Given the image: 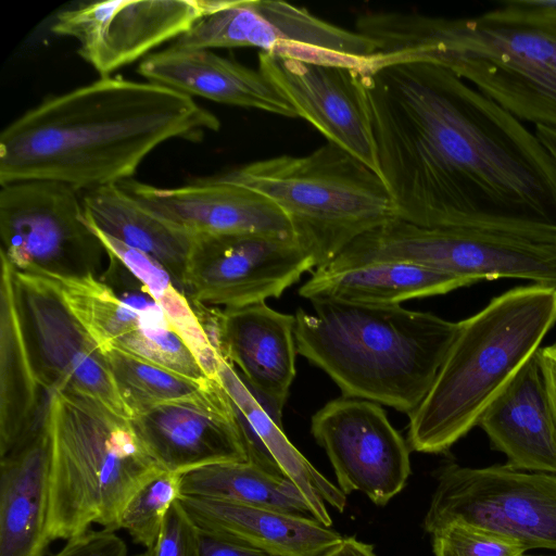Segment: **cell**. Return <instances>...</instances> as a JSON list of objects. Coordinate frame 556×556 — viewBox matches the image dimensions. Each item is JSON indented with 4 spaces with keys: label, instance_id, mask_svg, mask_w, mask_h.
I'll return each mask as SVG.
<instances>
[{
    "label": "cell",
    "instance_id": "obj_1",
    "mask_svg": "<svg viewBox=\"0 0 556 556\" xmlns=\"http://www.w3.org/2000/svg\"><path fill=\"white\" fill-rule=\"evenodd\" d=\"M362 80L397 218L556 243V163L534 131L432 63L389 64Z\"/></svg>",
    "mask_w": 556,
    "mask_h": 556
},
{
    "label": "cell",
    "instance_id": "obj_2",
    "mask_svg": "<svg viewBox=\"0 0 556 556\" xmlns=\"http://www.w3.org/2000/svg\"><path fill=\"white\" fill-rule=\"evenodd\" d=\"M217 116L192 98L150 81L100 77L52 96L0 135V186L50 180L89 191L131 179L163 142L199 141Z\"/></svg>",
    "mask_w": 556,
    "mask_h": 556
},
{
    "label": "cell",
    "instance_id": "obj_3",
    "mask_svg": "<svg viewBox=\"0 0 556 556\" xmlns=\"http://www.w3.org/2000/svg\"><path fill=\"white\" fill-rule=\"evenodd\" d=\"M356 31L376 46L374 68L442 66L519 121L556 129V24L502 7L473 17L368 11Z\"/></svg>",
    "mask_w": 556,
    "mask_h": 556
},
{
    "label": "cell",
    "instance_id": "obj_4",
    "mask_svg": "<svg viewBox=\"0 0 556 556\" xmlns=\"http://www.w3.org/2000/svg\"><path fill=\"white\" fill-rule=\"evenodd\" d=\"M295 313L296 351L324 370L343 396L409 415L430 390L458 323L400 304L311 300Z\"/></svg>",
    "mask_w": 556,
    "mask_h": 556
},
{
    "label": "cell",
    "instance_id": "obj_5",
    "mask_svg": "<svg viewBox=\"0 0 556 556\" xmlns=\"http://www.w3.org/2000/svg\"><path fill=\"white\" fill-rule=\"evenodd\" d=\"M555 324L556 289L535 283L509 289L458 321L430 390L408 415V446L443 453L478 426Z\"/></svg>",
    "mask_w": 556,
    "mask_h": 556
},
{
    "label": "cell",
    "instance_id": "obj_6",
    "mask_svg": "<svg viewBox=\"0 0 556 556\" xmlns=\"http://www.w3.org/2000/svg\"><path fill=\"white\" fill-rule=\"evenodd\" d=\"M50 542L70 540L97 523L116 531L129 498L165 471L130 419L102 403L64 390L48 392Z\"/></svg>",
    "mask_w": 556,
    "mask_h": 556
},
{
    "label": "cell",
    "instance_id": "obj_7",
    "mask_svg": "<svg viewBox=\"0 0 556 556\" xmlns=\"http://www.w3.org/2000/svg\"><path fill=\"white\" fill-rule=\"evenodd\" d=\"M219 177L273 201L316 268L358 237L397 218L382 178L331 142L306 155L273 156Z\"/></svg>",
    "mask_w": 556,
    "mask_h": 556
},
{
    "label": "cell",
    "instance_id": "obj_8",
    "mask_svg": "<svg viewBox=\"0 0 556 556\" xmlns=\"http://www.w3.org/2000/svg\"><path fill=\"white\" fill-rule=\"evenodd\" d=\"M173 46L189 49L254 47L304 62L368 72L376 46L364 35L328 23L285 1L213 0Z\"/></svg>",
    "mask_w": 556,
    "mask_h": 556
},
{
    "label": "cell",
    "instance_id": "obj_9",
    "mask_svg": "<svg viewBox=\"0 0 556 556\" xmlns=\"http://www.w3.org/2000/svg\"><path fill=\"white\" fill-rule=\"evenodd\" d=\"M0 253L41 277H101L108 251L88 225L78 191L50 180L0 186Z\"/></svg>",
    "mask_w": 556,
    "mask_h": 556
},
{
    "label": "cell",
    "instance_id": "obj_10",
    "mask_svg": "<svg viewBox=\"0 0 556 556\" xmlns=\"http://www.w3.org/2000/svg\"><path fill=\"white\" fill-rule=\"evenodd\" d=\"M451 522L506 535L527 549L556 552V473L507 464L481 468L445 464L438 470L424 529L431 534Z\"/></svg>",
    "mask_w": 556,
    "mask_h": 556
},
{
    "label": "cell",
    "instance_id": "obj_11",
    "mask_svg": "<svg viewBox=\"0 0 556 556\" xmlns=\"http://www.w3.org/2000/svg\"><path fill=\"white\" fill-rule=\"evenodd\" d=\"M108 254L100 278H45L100 350L115 348L193 379L208 378L144 285L115 254Z\"/></svg>",
    "mask_w": 556,
    "mask_h": 556
},
{
    "label": "cell",
    "instance_id": "obj_12",
    "mask_svg": "<svg viewBox=\"0 0 556 556\" xmlns=\"http://www.w3.org/2000/svg\"><path fill=\"white\" fill-rule=\"evenodd\" d=\"M388 261L480 280L516 278L556 289V243L479 228L394 222L382 245Z\"/></svg>",
    "mask_w": 556,
    "mask_h": 556
},
{
    "label": "cell",
    "instance_id": "obj_13",
    "mask_svg": "<svg viewBox=\"0 0 556 556\" xmlns=\"http://www.w3.org/2000/svg\"><path fill=\"white\" fill-rule=\"evenodd\" d=\"M313 267L295 239L195 233L182 288L194 303L237 308L279 298Z\"/></svg>",
    "mask_w": 556,
    "mask_h": 556
},
{
    "label": "cell",
    "instance_id": "obj_14",
    "mask_svg": "<svg viewBox=\"0 0 556 556\" xmlns=\"http://www.w3.org/2000/svg\"><path fill=\"white\" fill-rule=\"evenodd\" d=\"M14 269V268H13ZM24 327L47 392L91 397L130 419L97 343L47 278L14 270Z\"/></svg>",
    "mask_w": 556,
    "mask_h": 556
},
{
    "label": "cell",
    "instance_id": "obj_15",
    "mask_svg": "<svg viewBox=\"0 0 556 556\" xmlns=\"http://www.w3.org/2000/svg\"><path fill=\"white\" fill-rule=\"evenodd\" d=\"M311 432L326 451L345 495L359 491L383 506L405 486L409 446L380 404L345 396L332 400L314 414Z\"/></svg>",
    "mask_w": 556,
    "mask_h": 556
},
{
    "label": "cell",
    "instance_id": "obj_16",
    "mask_svg": "<svg viewBox=\"0 0 556 556\" xmlns=\"http://www.w3.org/2000/svg\"><path fill=\"white\" fill-rule=\"evenodd\" d=\"M213 0H110L60 12L51 30L79 42L77 53L101 77L185 34Z\"/></svg>",
    "mask_w": 556,
    "mask_h": 556
},
{
    "label": "cell",
    "instance_id": "obj_17",
    "mask_svg": "<svg viewBox=\"0 0 556 556\" xmlns=\"http://www.w3.org/2000/svg\"><path fill=\"white\" fill-rule=\"evenodd\" d=\"M258 70L298 117L380 177L371 118L359 71L260 51Z\"/></svg>",
    "mask_w": 556,
    "mask_h": 556
},
{
    "label": "cell",
    "instance_id": "obj_18",
    "mask_svg": "<svg viewBox=\"0 0 556 556\" xmlns=\"http://www.w3.org/2000/svg\"><path fill=\"white\" fill-rule=\"evenodd\" d=\"M130 422L165 471L184 475L208 465L247 462L233 408L217 377L198 394L155 406Z\"/></svg>",
    "mask_w": 556,
    "mask_h": 556
},
{
    "label": "cell",
    "instance_id": "obj_19",
    "mask_svg": "<svg viewBox=\"0 0 556 556\" xmlns=\"http://www.w3.org/2000/svg\"><path fill=\"white\" fill-rule=\"evenodd\" d=\"M148 210L195 235H260L294 239L290 222L268 198L219 176L161 188L127 179L118 184Z\"/></svg>",
    "mask_w": 556,
    "mask_h": 556
},
{
    "label": "cell",
    "instance_id": "obj_20",
    "mask_svg": "<svg viewBox=\"0 0 556 556\" xmlns=\"http://www.w3.org/2000/svg\"><path fill=\"white\" fill-rule=\"evenodd\" d=\"M217 378L233 408L247 462L292 481L309 503L314 518L330 527L326 504L342 513L346 495L289 441L282 426L283 407L252 388L220 354Z\"/></svg>",
    "mask_w": 556,
    "mask_h": 556
},
{
    "label": "cell",
    "instance_id": "obj_21",
    "mask_svg": "<svg viewBox=\"0 0 556 556\" xmlns=\"http://www.w3.org/2000/svg\"><path fill=\"white\" fill-rule=\"evenodd\" d=\"M202 321L217 353L252 388L283 407L295 377V316L260 302L208 307Z\"/></svg>",
    "mask_w": 556,
    "mask_h": 556
},
{
    "label": "cell",
    "instance_id": "obj_22",
    "mask_svg": "<svg viewBox=\"0 0 556 556\" xmlns=\"http://www.w3.org/2000/svg\"><path fill=\"white\" fill-rule=\"evenodd\" d=\"M138 73L148 81L190 98L298 117L292 105L260 72L211 50L168 48L148 54Z\"/></svg>",
    "mask_w": 556,
    "mask_h": 556
},
{
    "label": "cell",
    "instance_id": "obj_23",
    "mask_svg": "<svg viewBox=\"0 0 556 556\" xmlns=\"http://www.w3.org/2000/svg\"><path fill=\"white\" fill-rule=\"evenodd\" d=\"M0 458L42 428L48 403L24 327L14 269L0 253Z\"/></svg>",
    "mask_w": 556,
    "mask_h": 556
},
{
    "label": "cell",
    "instance_id": "obj_24",
    "mask_svg": "<svg viewBox=\"0 0 556 556\" xmlns=\"http://www.w3.org/2000/svg\"><path fill=\"white\" fill-rule=\"evenodd\" d=\"M478 426L510 467L556 473V424L536 353L489 405Z\"/></svg>",
    "mask_w": 556,
    "mask_h": 556
},
{
    "label": "cell",
    "instance_id": "obj_25",
    "mask_svg": "<svg viewBox=\"0 0 556 556\" xmlns=\"http://www.w3.org/2000/svg\"><path fill=\"white\" fill-rule=\"evenodd\" d=\"M179 502L200 530L276 556H321L343 540L313 517L185 495Z\"/></svg>",
    "mask_w": 556,
    "mask_h": 556
},
{
    "label": "cell",
    "instance_id": "obj_26",
    "mask_svg": "<svg viewBox=\"0 0 556 556\" xmlns=\"http://www.w3.org/2000/svg\"><path fill=\"white\" fill-rule=\"evenodd\" d=\"M46 418V416H45ZM50 443L46 422L0 460V556H43L49 544Z\"/></svg>",
    "mask_w": 556,
    "mask_h": 556
},
{
    "label": "cell",
    "instance_id": "obj_27",
    "mask_svg": "<svg viewBox=\"0 0 556 556\" xmlns=\"http://www.w3.org/2000/svg\"><path fill=\"white\" fill-rule=\"evenodd\" d=\"M475 281L404 263L377 262L330 271L317 268L300 288L307 300L334 299L351 303L396 305L415 298L445 294Z\"/></svg>",
    "mask_w": 556,
    "mask_h": 556
},
{
    "label": "cell",
    "instance_id": "obj_28",
    "mask_svg": "<svg viewBox=\"0 0 556 556\" xmlns=\"http://www.w3.org/2000/svg\"><path fill=\"white\" fill-rule=\"evenodd\" d=\"M81 202L90 225L157 261L184 291L193 233L157 216L118 184L86 191Z\"/></svg>",
    "mask_w": 556,
    "mask_h": 556
},
{
    "label": "cell",
    "instance_id": "obj_29",
    "mask_svg": "<svg viewBox=\"0 0 556 556\" xmlns=\"http://www.w3.org/2000/svg\"><path fill=\"white\" fill-rule=\"evenodd\" d=\"M181 495L233 502L313 517L296 485L249 462L204 466L181 476Z\"/></svg>",
    "mask_w": 556,
    "mask_h": 556
},
{
    "label": "cell",
    "instance_id": "obj_30",
    "mask_svg": "<svg viewBox=\"0 0 556 556\" xmlns=\"http://www.w3.org/2000/svg\"><path fill=\"white\" fill-rule=\"evenodd\" d=\"M88 225L105 249L115 254L144 285L206 377L216 378L219 354L204 330L190 299L167 269L151 256L122 243L89 223Z\"/></svg>",
    "mask_w": 556,
    "mask_h": 556
},
{
    "label": "cell",
    "instance_id": "obj_31",
    "mask_svg": "<svg viewBox=\"0 0 556 556\" xmlns=\"http://www.w3.org/2000/svg\"><path fill=\"white\" fill-rule=\"evenodd\" d=\"M100 351L130 419L164 403L198 394L213 379H193L115 348Z\"/></svg>",
    "mask_w": 556,
    "mask_h": 556
},
{
    "label": "cell",
    "instance_id": "obj_32",
    "mask_svg": "<svg viewBox=\"0 0 556 556\" xmlns=\"http://www.w3.org/2000/svg\"><path fill=\"white\" fill-rule=\"evenodd\" d=\"M181 476L162 471L146 482L125 505L119 529L126 530L136 543L152 548L168 510L181 496Z\"/></svg>",
    "mask_w": 556,
    "mask_h": 556
},
{
    "label": "cell",
    "instance_id": "obj_33",
    "mask_svg": "<svg viewBox=\"0 0 556 556\" xmlns=\"http://www.w3.org/2000/svg\"><path fill=\"white\" fill-rule=\"evenodd\" d=\"M431 535L434 556H525L528 551L506 535L463 522H451Z\"/></svg>",
    "mask_w": 556,
    "mask_h": 556
},
{
    "label": "cell",
    "instance_id": "obj_34",
    "mask_svg": "<svg viewBox=\"0 0 556 556\" xmlns=\"http://www.w3.org/2000/svg\"><path fill=\"white\" fill-rule=\"evenodd\" d=\"M152 556H202L200 530L179 500L166 515Z\"/></svg>",
    "mask_w": 556,
    "mask_h": 556
},
{
    "label": "cell",
    "instance_id": "obj_35",
    "mask_svg": "<svg viewBox=\"0 0 556 556\" xmlns=\"http://www.w3.org/2000/svg\"><path fill=\"white\" fill-rule=\"evenodd\" d=\"M54 556H127V546L115 531L89 530L67 540Z\"/></svg>",
    "mask_w": 556,
    "mask_h": 556
},
{
    "label": "cell",
    "instance_id": "obj_36",
    "mask_svg": "<svg viewBox=\"0 0 556 556\" xmlns=\"http://www.w3.org/2000/svg\"><path fill=\"white\" fill-rule=\"evenodd\" d=\"M200 541L202 556H276L251 545L203 530H200Z\"/></svg>",
    "mask_w": 556,
    "mask_h": 556
},
{
    "label": "cell",
    "instance_id": "obj_37",
    "mask_svg": "<svg viewBox=\"0 0 556 556\" xmlns=\"http://www.w3.org/2000/svg\"><path fill=\"white\" fill-rule=\"evenodd\" d=\"M501 7L520 17L556 24V0H510Z\"/></svg>",
    "mask_w": 556,
    "mask_h": 556
},
{
    "label": "cell",
    "instance_id": "obj_38",
    "mask_svg": "<svg viewBox=\"0 0 556 556\" xmlns=\"http://www.w3.org/2000/svg\"><path fill=\"white\" fill-rule=\"evenodd\" d=\"M536 357L556 424V342L551 345L540 348L536 352Z\"/></svg>",
    "mask_w": 556,
    "mask_h": 556
},
{
    "label": "cell",
    "instance_id": "obj_39",
    "mask_svg": "<svg viewBox=\"0 0 556 556\" xmlns=\"http://www.w3.org/2000/svg\"><path fill=\"white\" fill-rule=\"evenodd\" d=\"M321 556H377L372 546L349 536Z\"/></svg>",
    "mask_w": 556,
    "mask_h": 556
},
{
    "label": "cell",
    "instance_id": "obj_40",
    "mask_svg": "<svg viewBox=\"0 0 556 556\" xmlns=\"http://www.w3.org/2000/svg\"><path fill=\"white\" fill-rule=\"evenodd\" d=\"M534 134L556 163V129L543 125L534 126Z\"/></svg>",
    "mask_w": 556,
    "mask_h": 556
},
{
    "label": "cell",
    "instance_id": "obj_41",
    "mask_svg": "<svg viewBox=\"0 0 556 556\" xmlns=\"http://www.w3.org/2000/svg\"><path fill=\"white\" fill-rule=\"evenodd\" d=\"M132 556H152V548H146V551L135 554Z\"/></svg>",
    "mask_w": 556,
    "mask_h": 556
},
{
    "label": "cell",
    "instance_id": "obj_42",
    "mask_svg": "<svg viewBox=\"0 0 556 556\" xmlns=\"http://www.w3.org/2000/svg\"><path fill=\"white\" fill-rule=\"evenodd\" d=\"M528 556V555H525ZM530 556H556V555H530Z\"/></svg>",
    "mask_w": 556,
    "mask_h": 556
}]
</instances>
